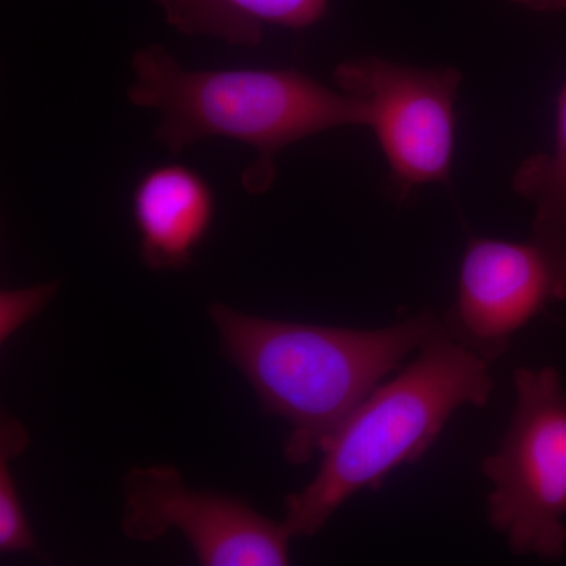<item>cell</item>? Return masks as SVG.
I'll return each instance as SVG.
<instances>
[{
    "mask_svg": "<svg viewBox=\"0 0 566 566\" xmlns=\"http://www.w3.org/2000/svg\"><path fill=\"white\" fill-rule=\"evenodd\" d=\"M516 6L526 7L535 11H549V13H566V0H510Z\"/></svg>",
    "mask_w": 566,
    "mask_h": 566,
    "instance_id": "obj_13",
    "label": "cell"
},
{
    "mask_svg": "<svg viewBox=\"0 0 566 566\" xmlns=\"http://www.w3.org/2000/svg\"><path fill=\"white\" fill-rule=\"evenodd\" d=\"M55 282L39 283L22 290H7L0 294V340H9L11 335L40 314L57 293Z\"/></svg>",
    "mask_w": 566,
    "mask_h": 566,
    "instance_id": "obj_12",
    "label": "cell"
},
{
    "mask_svg": "<svg viewBox=\"0 0 566 566\" xmlns=\"http://www.w3.org/2000/svg\"><path fill=\"white\" fill-rule=\"evenodd\" d=\"M334 80L346 95L368 103V128L389 164L387 189L397 202L420 186L449 180L460 71L419 69L367 55L338 63Z\"/></svg>",
    "mask_w": 566,
    "mask_h": 566,
    "instance_id": "obj_5",
    "label": "cell"
},
{
    "mask_svg": "<svg viewBox=\"0 0 566 566\" xmlns=\"http://www.w3.org/2000/svg\"><path fill=\"white\" fill-rule=\"evenodd\" d=\"M516 406L497 452L488 517L516 556L557 560L566 547V389L556 368H517Z\"/></svg>",
    "mask_w": 566,
    "mask_h": 566,
    "instance_id": "obj_4",
    "label": "cell"
},
{
    "mask_svg": "<svg viewBox=\"0 0 566 566\" xmlns=\"http://www.w3.org/2000/svg\"><path fill=\"white\" fill-rule=\"evenodd\" d=\"M513 191L534 207L532 230L566 232V84L558 95L553 150L531 156L513 175Z\"/></svg>",
    "mask_w": 566,
    "mask_h": 566,
    "instance_id": "obj_10",
    "label": "cell"
},
{
    "mask_svg": "<svg viewBox=\"0 0 566 566\" xmlns=\"http://www.w3.org/2000/svg\"><path fill=\"white\" fill-rule=\"evenodd\" d=\"M132 66L129 102L159 112L155 137L174 155L208 137L251 145L256 158L241 185L252 196L270 191L283 148L370 123L365 99L331 91L296 70L191 71L161 44L134 52Z\"/></svg>",
    "mask_w": 566,
    "mask_h": 566,
    "instance_id": "obj_2",
    "label": "cell"
},
{
    "mask_svg": "<svg viewBox=\"0 0 566 566\" xmlns=\"http://www.w3.org/2000/svg\"><path fill=\"white\" fill-rule=\"evenodd\" d=\"M11 457H0V551L2 553H25L35 551L31 524L25 516L20 491L10 468Z\"/></svg>",
    "mask_w": 566,
    "mask_h": 566,
    "instance_id": "obj_11",
    "label": "cell"
},
{
    "mask_svg": "<svg viewBox=\"0 0 566 566\" xmlns=\"http://www.w3.org/2000/svg\"><path fill=\"white\" fill-rule=\"evenodd\" d=\"M222 352L268 415L290 423L286 461L304 464L405 357L441 327L431 312L375 331L277 322L208 307Z\"/></svg>",
    "mask_w": 566,
    "mask_h": 566,
    "instance_id": "obj_1",
    "label": "cell"
},
{
    "mask_svg": "<svg viewBox=\"0 0 566 566\" xmlns=\"http://www.w3.org/2000/svg\"><path fill=\"white\" fill-rule=\"evenodd\" d=\"M491 392L490 363L441 324L416 359L376 387L331 436L314 480L286 497L290 535L318 534L349 497L420 460L453 412L465 405L483 408Z\"/></svg>",
    "mask_w": 566,
    "mask_h": 566,
    "instance_id": "obj_3",
    "label": "cell"
},
{
    "mask_svg": "<svg viewBox=\"0 0 566 566\" xmlns=\"http://www.w3.org/2000/svg\"><path fill=\"white\" fill-rule=\"evenodd\" d=\"M214 214V191L197 170L182 164L148 170L133 192L142 262L153 271L188 266Z\"/></svg>",
    "mask_w": 566,
    "mask_h": 566,
    "instance_id": "obj_8",
    "label": "cell"
},
{
    "mask_svg": "<svg viewBox=\"0 0 566 566\" xmlns=\"http://www.w3.org/2000/svg\"><path fill=\"white\" fill-rule=\"evenodd\" d=\"M329 0H158L167 22L189 36H211L233 46H259L264 25L311 28Z\"/></svg>",
    "mask_w": 566,
    "mask_h": 566,
    "instance_id": "obj_9",
    "label": "cell"
},
{
    "mask_svg": "<svg viewBox=\"0 0 566 566\" xmlns=\"http://www.w3.org/2000/svg\"><path fill=\"white\" fill-rule=\"evenodd\" d=\"M120 527L133 542H153L181 532L205 566L290 564L285 524L268 520L233 495L186 486L169 464L133 468L122 480Z\"/></svg>",
    "mask_w": 566,
    "mask_h": 566,
    "instance_id": "obj_7",
    "label": "cell"
},
{
    "mask_svg": "<svg viewBox=\"0 0 566 566\" xmlns=\"http://www.w3.org/2000/svg\"><path fill=\"white\" fill-rule=\"evenodd\" d=\"M566 301V232L526 241L474 238L465 248L447 333L493 363L551 304Z\"/></svg>",
    "mask_w": 566,
    "mask_h": 566,
    "instance_id": "obj_6",
    "label": "cell"
}]
</instances>
